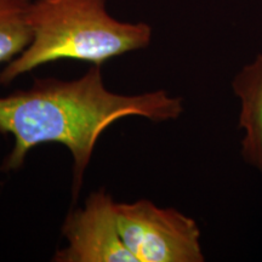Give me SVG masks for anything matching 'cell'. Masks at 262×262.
<instances>
[{"label": "cell", "mask_w": 262, "mask_h": 262, "mask_svg": "<svg viewBox=\"0 0 262 262\" xmlns=\"http://www.w3.org/2000/svg\"><path fill=\"white\" fill-rule=\"evenodd\" d=\"M182 112V98L170 96L165 90L140 95L112 93L104 86L97 64L79 79H35L29 89L0 97V134H10L15 140L2 170H18L32 148L41 143H61L73 158L75 202L98 137L108 126L131 116L155 123L170 122Z\"/></svg>", "instance_id": "6da1fadb"}, {"label": "cell", "mask_w": 262, "mask_h": 262, "mask_svg": "<svg viewBox=\"0 0 262 262\" xmlns=\"http://www.w3.org/2000/svg\"><path fill=\"white\" fill-rule=\"evenodd\" d=\"M28 18L32 41L2 71V85L63 58L101 66L147 48L152 39L149 25L111 16L107 0H33Z\"/></svg>", "instance_id": "7a4b0ae2"}, {"label": "cell", "mask_w": 262, "mask_h": 262, "mask_svg": "<svg viewBox=\"0 0 262 262\" xmlns=\"http://www.w3.org/2000/svg\"><path fill=\"white\" fill-rule=\"evenodd\" d=\"M117 225L137 262H203L201 229L192 217L147 199L117 203Z\"/></svg>", "instance_id": "3957f363"}, {"label": "cell", "mask_w": 262, "mask_h": 262, "mask_svg": "<svg viewBox=\"0 0 262 262\" xmlns=\"http://www.w3.org/2000/svg\"><path fill=\"white\" fill-rule=\"evenodd\" d=\"M116 204L103 188L93 192L83 208L71 211L62 226L67 247L56 262H137L125 247L117 225Z\"/></svg>", "instance_id": "277c9868"}, {"label": "cell", "mask_w": 262, "mask_h": 262, "mask_svg": "<svg viewBox=\"0 0 262 262\" xmlns=\"http://www.w3.org/2000/svg\"><path fill=\"white\" fill-rule=\"evenodd\" d=\"M232 90L241 106V155L245 163L262 173V54L234 75Z\"/></svg>", "instance_id": "5b68a950"}, {"label": "cell", "mask_w": 262, "mask_h": 262, "mask_svg": "<svg viewBox=\"0 0 262 262\" xmlns=\"http://www.w3.org/2000/svg\"><path fill=\"white\" fill-rule=\"evenodd\" d=\"M33 0H0V63L17 57L32 41L29 8Z\"/></svg>", "instance_id": "8992f818"}]
</instances>
